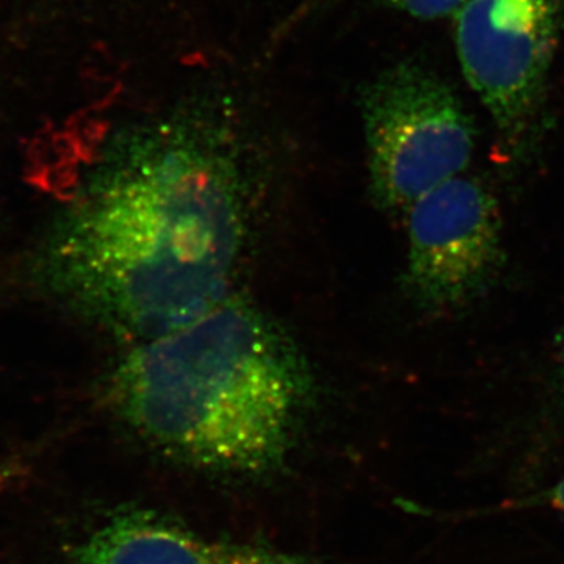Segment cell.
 I'll return each instance as SVG.
<instances>
[{"instance_id": "obj_1", "label": "cell", "mask_w": 564, "mask_h": 564, "mask_svg": "<svg viewBox=\"0 0 564 564\" xmlns=\"http://www.w3.org/2000/svg\"><path fill=\"white\" fill-rule=\"evenodd\" d=\"M239 120L188 101L111 135L32 259L63 310L133 344L231 295L248 239Z\"/></svg>"}, {"instance_id": "obj_10", "label": "cell", "mask_w": 564, "mask_h": 564, "mask_svg": "<svg viewBox=\"0 0 564 564\" xmlns=\"http://www.w3.org/2000/svg\"><path fill=\"white\" fill-rule=\"evenodd\" d=\"M24 467L18 463L2 464L0 466V494L9 491L24 477Z\"/></svg>"}, {"instance_id": "obj_8", "label": "cell", "mask_w": 564, "mask_h": 564, "mask_svg": "<svg viewBox=\"0 0 564 564\" xmlns=\"http://www.w3.org/2000/svg\"><path fill=\"white\" fill-rule=\"evenodd\" d=\"M522 508H551V510L563 511L564 513V477L549 488L541 491L529 494V496L518 497L510 502L500 503L499 507L478 510V513H489V511L522 510Z\"/></svg>"}, {"instance_id": "obj_7", "label": "cell", "mask_w": 564, "mask_h": 564, "mask_svg": "<svg viewBox=\"0 0 564 564\" xmlns=\"http://www.w3.org/2000/svg\"><path fill=\"white\" fill-rule=\"evenodd\" d=\"M386 6L421 21L441 20L455 14L463 0H384Z\"/></svg>"}, {"instance_id": "obj_5", "label": "cell", "mask_w": 564, "mask_h": 564, "mask_svg": "<svg viewBox=\"0 0 564 564\" xmlns=\"http://www.w3.org/2000/svg\"><path fill=\"white\" fill-rule=\"evenodd\" d=\"M408 214L404 289L429 313L462 310L502 269L500 214L485 185L463 174L425 193Z\"/></svg>"}, {"instance_id": "obj_3", "label": "cell", "mask_w": 564, "mask_h": 564, "mask_svg": "<svg viewBox=\"0 0 564 564\" xmlns=\"http://www.w3.org/2000/svg\"><path fill=\"white\" fill-rule=\"evenodd\" d=\"M358 104L370 192L381 209L406 214L469 166L473 118L454 88L421 63L381 70L359 88Z\"/></svg>"}, {"instance_id": "obj_2", "label": "cell", "mask_w": 564, "mask_h": 564, "mask_svg": "<svg viewBox=\"0 0 564 564\" xmlns=\"http://www.w3.org/2000/svg\"><path fill=\"white\" fill-rule=\"evenodd\" d=\"M299 345L239 296L140 340L107 377L118 421L159 451L204 469L259 474L285 458L313 402Z\"/></svg>"}, {"instance_id": "obj_6", "label": "cell", "mask_w": 564, "mask_h": 564, "mask_svg": "<svg viewBox=\"0 0 564 564\" xmlns=\"http://www.w3.org/2000/svg\"><path fill=\"white\" fill-rule=\"evenodd\" d=\"M73 558L74 564H307L270 549L210 540L144 511L111 516L74 547Z\"/></svg>"}, {"instance_id": "obj_11", "label": "cell", "mask_w": 564, "mask_h": 564, "mask_svg": "<svg viewBox=\"0 0 564 564\" xmlns=\"http://www.w3.org/2000/svg\"><path fill=\"white\" fill-rule=\"evenodd\" d=\"M337 2H343V0H302V6L304 9L317 10L326 9V7H332Z\"/></svg>"}, {"instance_id": "obj_4", "label": "cell", "mask_w": 564, "mask_h": 564, "mask_svg": "<svg viewBox=\"0 0 564 564\" xmlns=\"http://www.w3.org/2000/svg\"><path fill=\"white\" fill-rule=\"evenodd\" d=\"M459 65L508 158L524 159L545 128L549 80L564 32V0H463Z\"/></svg>"}, {"instance_id": "obj_9", "label": "cell", "mask_w": 564, "mask_h": 564, "mask_svg": "<svg viewBox=\"0 0 564 564\" xmlns=\"http://www.w3.org/2000/svg\"><path fill=\"white\" fill-rule=\"evenodd\" d=\"M549 392H551L552 406H554L555 413L564 419V345L555 359Z\"/></svg>"}]
</instances>
